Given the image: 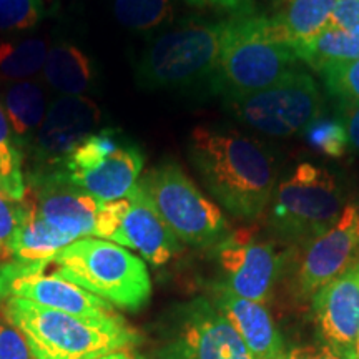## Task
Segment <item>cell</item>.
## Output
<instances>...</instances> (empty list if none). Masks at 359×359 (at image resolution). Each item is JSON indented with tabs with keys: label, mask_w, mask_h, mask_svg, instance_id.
I'll return each instance as SVG.
<instances>
[{
	"label": "cell",
	"mask_w": 359,
	"mask_h": 359,
	"mask_svg": "<svg viewBox=\"0 0 359 359\" xmlns=\"http://www.w3.org/2000/svg\"><path fill=\"white\" fill-rule=\"evenodd\" d=\"M188 156L210 195L235 217L253 219L269 205L278 161L263 142L231 128L196 127Z\"/></svg>",
	"instance_id": "obj_1"
},
{
	"label": "cell",
	"mask_w": 359,
	"mask_h": 359,
	"mask_svg": "<svg viewBox=\"0 0 359 359\" xmlns=\"http://www.w3.org/2000/svg\"><path fill=\"white\" fill-rule=\"evenodd\" d=\"M4 314L24 336L35 359H97L130 349L138 341L122 316H77L22 298H7Z\"/></svg>",
	"instance_id": "obj_2"
},
{
	"label": "cell",
	"mask_w": 359,
	"mask_h": 359,
	"mask_svg": "<svg viewBox=\"0 0 359 359\" xmlns=\"http://www.w3.org/2000/svg\"><path fill=\"white\" fill-rule=\"evenodd\" d=\"M294 48L286 43L271 17L235 13L222 22V45L213 93L248 95L280 82L296 70Z\"/></svg>",
	"instance_id": "obj_3"
},
{
	"label": "cell",
	"mask_w": 359,
	"mask_h": 359,
	"mask_svg": "<svg viewBox=\"0 0 359 359\" xmlns=\"http://www.w3.org/2000/svg\"><path fill=\"white\" fill-rule=\"evenodd\" d=\"M222 22L185 20L158 35L142 53L137 80L147 90L188 92L210 88L217 80Z\"/></svg>",
	"instance_id": "obj_4"
},
{
	"label": "cell",
	"mask_w": 359,
	"mask_h": 359,
	"mask_svg": "<svg viewBox=\"0 0 359 359\" xmlns=\"http://www.w3.org/2000/svg\"><path fill=\"white\" fill-rule=\"evenodd\" d=\"M50 264L57 275L79 285L111 306L137 311L151 296L147 264L123 246L80 238L58 251Z\"/></svg>",
	"instance_id": "obj_5"
},
{
	"label": "cell",
	"mask_w": 359,
	"mask_h": 359,
	"mask_svg": "<svg viewBox=\"0 0 359 359\" xmlns=\"http://www.w3.org/2000/svg\"><path fill=\"white\" fill-rule=\"evenodd\" d=\"M344 206L338 177L325 167L303 161L276 183L269 200V230L280 241L304 246L334 226Z\"/></svg>",
	"instance_id": "obj_6"
},
{
	"label": "cell",
	"mask_w": 359,
	"mask_h": 359,
	"mask_svg": "<svg viewBox=\"0 0 359 359\" xmlns=\"http://www.w3.org/2000/svg\"><path fill=\"white\" fill-rule=\"evenodd\" d=\"M137 190L183 243L217 246L228 236L222 210L175 161L151 168L138 180Z\"/></svg>",
	"instance_id": "obj_7"
},
{
	"label": "cell",
	"mask_w": 359,
	"mask_h": 359,
	"mask_svg": "<svg viewBox=\"0 0 359 359\" xmlns=\"http://www.w3.org/2000/svg\"><path fill=\"white\" fill-rule=\"evenodd\" d=\"M224 103L241 123L276 138L303 132L320 118L323 105L316 82L302 70L290 72L280 82L259 92L224 98Z\"/></svg>",
	"instance_id": "obj_8"
},
{
	"label": "cell",
	"mask_w": 359,
	"mask_h": 359,
	"mask_svg": "<svg viewBox=\"0 0 359 359\" xmlns=\"http://www.w3.org/2000/svg\"><path fill=\"white\" fill-rule=\"evenodd\" d=\"M93 236L138 251L154 266L168 263L182 251V241L138 193L137 185L127 198L102 205Z\"/></svg>",
	"instance_id": "obj_9"
},
{
	"label": "cell",
	"mask_w": 359,
	"mask_h": 359,
	"mask_svg": "<svg viewBox=\"0 0 359 359\" xmlns=\"http://www.w3.org/2000/svg\"><path fill=\"white\" fill-rule=\"evenodd\" d=\"M217 248V259L223 273L218 286L240 298L266 304L288 264L290 253H281L271 241L255 238L251 230H238L223 238Z\"/></svg>",
	"instance_id": "obj_10"
},
{
	"label": "cell",
	"mask_w": 359,
	"mask_h": 359,
	"mask_svg": "<svg viewBox=\"0 0 359 359\" xmlns=\"http://www.w3.org/2000/svg\"><path fill=\"white\" fill-rule=\"evenodd\" d=\"M50 262H8L0 268V298H22L39 306L57 309L77 316L114 318V306L67 278L45 273Z\"/></svg>",
	"instance_id": "obj_11"
},
{
	"label": "cell",
	"mask_w": 359,
	"mask_h": 359,
	"mask_svg": "<svg viewBox=\"0 0 359 359\" xmlns=\"http://www.w3.org/2000/svg\"><path fill=\"white\" fill-rule=\"evenodd\" d=\"M25 200L40 219L72 241L93 236L103 205L74 185L62 168L32 170L25 177Z\"/></svg>",
	"instance_id": "obj_12"
},
{
	"label": "cell",
	"mask_w": 359,
	"mask_h": 359,
	"mask_svg": "<svg viewBox=\"0 0 359 359\" xmlns=\"http://www.w3.org/2000/svg\"><path fill=\"white\" fill-rule=\"evenodd\" d=\"M161 359H257L231 323L206 298L185 304Z\"/></svg>",
	"instance_id": "obj_13"
},
{
	"label": "cell",
	"mask_w": 359,
	"mask_h": 359,
	"mask_svg": "<svg viewBox=\"0 0 359 359\" xmlns=\"http://www.w3.org/2000/svg\"><path fill=\"white\" fill-rule=\"evenodd\" d=\"M100 120L102 111L90 98L58 97L48 105L43 123L29 142L34 170L62 168L72 151L97 132Z\"/></svg>",
	"instance_id": "obj_14"
},
{
	"label": "cell",
	"mask_w": 359,
	"mask_h": 359,
	"mask_svg": "<svg viewBox=\"0 0 359 359\" xmlns=\"http://www.w3.org/2000/svg\"><path fill=\"white\" fill-rule=\"evenodd\" d=\"M294 276L299 298H313L323 286L359 262V240L354 231L353 203L344 206L334 226L303 246Z\"/></svg>",
	"instance_id": "obj_15"
},
{
	"label": "cell",
	"mask_w": 359,
	"mask_h": 359,
	"mask_svg": "<svg viewBox=\"0 0 359 359\" xmlns=\"http://www.w3.org/2000/svg\"><path fill=\"white\" fill-rule=\"evenodd\" d=\"M313 316L326 344L354 349L359 331V262L313 296Z\"/></svg>",
	"instance_id": "obj_16"
},
{
	"label": "cell",
	"mask_w": 359,
	"mask_h": 359,
	"mask_svg": "<svg viewBox=\"0 0 359 359\" xmlns=\"http://www.w3.org/2000/svg\"><path fill=\"white\" fill-rule=\"evenodd\" d=\"M213 304L231 323L255 358L278 359L285 353L283 336L264 304L240 298L218 285Z\"/></svg>",
	"instance_id": "obj_17"
},
{
	"label": "cell",
	"mask_w": 359,
	"mask_h": 359,
	"mask_svg": "<svg viewBox=\"0 0 359 359\" xmlns=\"http://www.w3.org/2000/svg\"><path fill=\"white\" fill-rule=\"evenodd\" d=\"M143 163L145 160L140 148L127 142L95 167L82 172L64 173L74 185L95 196L102 203H107L127 198L140 180Z\"/></svg>",
	"instance_id": "obj_18"
},
{
	"label": "cell",
	"mask_w": 359,
	"mask_h": 359,
	"mask_svg": "<svg viewBox=\"0 0 359 359\" xmlns=\"http://www.w3.org/2000/svg\"><path fill=\"white\" fill-rule=\"evenodd\" d=\"M42 77L60 95L85 97L97 82V70L92 58L82 48L60 42L48 48Z\"/></svg>",
	"instance_id": "obj_19"
},
{
	"label": "cell",
	"mask_w": 359,
	"mask_h": 359,
	"mask_svg": "<svg viewBox=\"0 0 359 359\" xmlns=\"http://www.w3.org/2000/svg\"><path fill=\"white\" fill-rule=\"evenodd\" d=\"M0 105L6 111L8 125L19 145H29L48 110L42 85L35 80H17L8 83Z\"/></svg>",
	"instance_id": "obj_20"
},
{
	"label": "cell",
	"mask_w": 359,
	"mask_h": 359,
	"mask_svg": "<svg viewBox=\"0 0 359 359\" xmlns=\"http://www.w3.org/2000/svg\"><path fill=\"white\" fill-rule=\"evenodd\" d=\"M336 2L338 0H290L271 20L281 39L294 48L326 29Z\"/></svg>",
	"instance_id": "obj_21"
},
{
	"label": "cell",
	"mask_w": 359,
	"mask_h": 359,
	"mask_svg": "<svg viewBox=\"0 0 359 359\" xmlns=\"http://www.w3.org/2000/svg\"><path fill=\"white\" fill-rule=\"evenodd\" d=\"M25 198V195H24ZM74 241L55 228L40 219L29 201L25 200V217L15 240H13V262L42 263L52 262L53 257Z\"/></svg>",
	"instance_id": "obj_22"
},
{
	"label": "cell",
	"mask_w": 359,
	"mask_h": 359,
	"mask_svg": "<svg viewBox=\"0 0 359 359\" xmlns=\"http://www.w3.org/2000/svg\"><path fill=\"white\" fill-rule=\"evenodd\" d=\"M294 53L298 60L306 62L316 70L336 62L359 60V34L326 27L314 39L296 45Z\"/></svg>",
	"instance_id": "obj_23"
},
{
	"label": "cell",
	"mask_w": 359,
	"mask_h": 359,
	"mask_svg": "<svg viewBox=\"0 0 359 359\" xmlns=\"http://www.w3.org/2000/svg\"><path fill=\"white\" fill-rule=\"evenodd\" d=\"M24 173L0 175V263L13 259V240L25 217Z\"/></svg>",
	"instance_id": "obj_24"
},
{
	"label": "cell",
	"mask_w": 359,
	"mask_h": 359,
	"mask_svg": "<svg viewBox=\"0 0 359 359\" xmlns=\"http://www.w3.org/2000/svg\"><path fill=\"white\" fill-rule=\"evenodd\" d=\"M48 47L43 40L25 39L0 43V75L11 80H29L42 72Z\"/></svg>",
	"instance_id": "obj_25"
},
{
	"label": "cell",
	"mask_w": 359,
	"mask_h": 359,
	"mask_svg": "<svg viewBox=\"0 0 359 359\" xmlns=\"http://www.w3.org/2000/svg\"><path fill=\"white\" fill-rule=\"evenodd\" d=\"M116 20L133 32H151L173 19V0H115Z\"/></svg>",
	"instance_id": "obj_26"
},
{
	"label": "cell",
	"mask_w": 359,
	"mask_h": 359,
	"mask_svg": "<svg viewBox=\"0 0 359 359\" xmlns=\"http://www.w3.org/2000/svg\"><path fill=\"white\" fill-rule=\"evenodd\" d=\"M128 140H123L122 133L114 128H102L90 135L88 138L80 143L62 165L65 173L82 172V170L92 168L105 160L107 156L115 154L120 147L125 145Z\"/></svg>",
	"instance_id": "obj_27"
},
{
	"label": "cell",
	"mask_w": 359,
	"mask_h": 359,
	"mask_svg": "<svg viewBox=\"0 0 359 359\" xmlns=\"http://www.w3.org/2000/svg\"><path fill=\"white\" fill-rule=\"evenodd\" d=\"M303 132L308 145L330 158H341L349 148L346 128L341 120L320 116L313 123H309Z\"/></svg>",
	"instance_id": "obj_28"
},
{
	"label": "cell",
	"mask_w": 359,
	"mask_h": 359,
	"mask_svg": "<svg viewBox=\"0 0 359 359\" xmlns=\"http://www.w3.org/2000/svg\"><path fill=\"white\" fill-rule=\"evenodd\" d=\"M43 17V0H0V32L30 30Z\"/></svg>",
	"instance_id": "obj_29"
},
{
	"label": "cell",
	"mask_w": 359,
	"mask_h": 359,
	"mask_svg": "<svg viewBox=\"0 0 359 359\" xmlns=\"http://www.w3.org/2000/svg\"><path fill=\"white\" fill-rule=\"evenodd\" d=\"M327 92L339 102L359 103V60L336 62L321 69Z\"/></svg>",
	"instance_id": "obj_30"
},
{
	"label": "cell",
	"mask_w": 359,
	"mask_h": 359,
	"mask_svg": "<svg viewBox=\"0 0 359 359\" xmlns=\"http://www.w3.org/2000/svg\"><path fill=\"white\" fill-rule=\"evenodd\" d=\"M22 161L24 155L20 151V145L8 125V120L0 105V175H15L22 172Z\"/></svg>",
	"instance_id": "obj_31"
},
{
	"label": "cell",
	"mask_w": 359,
	"mask_h": 359,
	"mask_svg": "<svg viewBox=\"0 0 359 359\" xmlns=\"http://www.w3.org/2000/svg\"><path fill=\"white\" fill-rule=\"evenodd\" d=\"M0 359H35L24 336L7 320L0 321Z\"/></svg>",
	"instance_id": "obj_32"
},
{
	"label": "cell",
	"mask_w": 359,
	"mask_h": 359,
	"mask_svg": "<svg viewBox=\"0 0 359 359\" xmlns=\"http://www.w3.org/2000/svg\"><path fill=\"white\" fill-rule=\"evenodd\" d=\"M278 359H358L354 349H341L331 344H306L283 353Z\"/></svg>",
	"instance_id": "obj_33"
},
{
	"label": "cell",
	"mask_w": 359,
	"mask_h": 359,
	"mask_svg": "<svg viewBox=\"0 0 359 359\" xmlns=\"http://www.w3.org/2000/svg\"><path fill=\"white\" fill-rule=\"evenodd\" d=\"M327 27L359 34V0H338Z\"/></svg>",
	"instance_id": "obj_34"
},
{
	"label": "cell",
	"mask_w": 359,
	"mask_h": 359,
	"mask_svg": "<svg viewBox=\"0 0 359 359\" xmlns=\"http://www.w3.org/2000/svg\"><path fill=\"white\" fill-rule=\"evenodd\" d=\"M339 116L346 128L349 148L359 155V103L339 102Z\"/></svg>",
	"instance_id": "obj_35"
},
{
	"label": "cell",
	"mask_w": 359,
	"mask_h": 359,
	"mask_svg": "<svg viewBox=\"0 0 359 359\" xmlns=\"http://www.w3.org/2000/svg\"><path fill=\"white\" fill-rule=\"evenodd\" d=\"M187 4L196 7H218L235 13L253 12V2L251 0H185Z\"/></svg>",
	"instance_id": "obj_36"
},
{
	"label": "cell",
	"mask_w": 359,
	"mask_h": 359,
	"mask_svg": "<svg viewBox=\"0 0 359 359\" xmlns=\"http://www.w3.org/2000/svg\"><path fill=\"white\" fill-rule=\"evenodd\" d=\"M97 359H145V358L140 356V354L130 351V349H120V351L105 354V356H100Z\"/></svg>",
	"instance_id": "obj_37"
},
{
	"label": "cell",
	"mask_w": 359,
	"mask_h": 359,
	"mask_svg": "<svg viewBox=\"0 0 359 359\" xmlns=\"http://www.w3.org/2000/svg\"><path fill=\"white\" fill-rule=\"evenodd\" d=\"M353 208H354V231H356V236L359 240V193H358L356 200H354Z\"/></svg>",
	"instance_id": "obj_38"
},
{
	"label": "cell",
	"mask_w": 359,
	"mask_h": 359,
	"mask_svg": "<svg viewBox=\"0 0 359 359\" xmlns=\"http://www.w3.org/2000/svg\"><path fill=\"white\" fill-rule=\"evenodd\" d=\"M354 353H356V358L359 359V331H358V338H356V343H354Z\"/></svg>",
	"instance_id": "obj_39"
}]
</instances>
